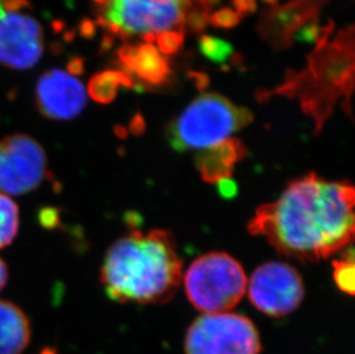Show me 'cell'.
Masks as SVG:
<instances>
[{
	"label": "cell",
	"mask_w": 355,
	"mask_h": 354,
	"mask_svg": "<svg viewBox=\"0 0 355 354\" xmlns=\"http://www.w3.org/2000/svg\"><path fill=\"white\" fill-rule=\"evenodd\" d=\"M354 198L347 180L330 182L309 173L291 180L275 201L257 208L248 229L283 255L321 261L352 243Z\"/></svg>",
	"instance_id": "6da1fadb"
},
{
	"label": "cell",
	"mask_w": 355,
	"mask_h": 354,
	"mask_svg": "<svg viewBox=\"0 0 355 354\" xmlns=\"http://www.w3.org/2000/svg\"><path fill=\"white\" fill-rule=\"evenodd\" d=\"M183 264L174 238L161 229L135 230L108 248L101 281L119 303L164 304L176 294Z\"/></svg>",
	"instance_id": "7a4b0ae2"
},
{
	"label": "cell",
	"mask_w": 355,
	"mask_h": 354,
	"mask_svg": "<svg viewBox=\"0 0 355 354\" xmlns=\"http://www.w3.org/2000/svg\"><path fill=\"white\" fill-rule=\"evenodd\" d=\"M354 28L342 31L332 44L316 47L309 58V71L291 73L275 91H259L257 98L263 103L272 94L298 97L304 113L312 117L315 134H320L339 97L345 98L344 110L351 112L354 85Z\"/></svg>",
	"instance_id": "3957f363"
},
{
	"label": "cell",
	"mask_w": 355,
	"mask_h": 354,
	"mask_svg": "<svg viewBox=\"0 0 355 354\" xmlns=\"http://www.w3.org/2000/svg\"><path fill=\"white\" fill-rule=\"evenodd\" d=\"M253 121L246 107L234 104L221 94L196 98L168 128L171 146L178 152L206 150L230 138Z\"/></svg>",
	"instance_id": "277c9868"
},
{
	"label": "cell",
	"mask_w": 355,
	"mask_h": 354,
	"mask_svg": "<svg viewBox=\"0 0 355 354\" xmlns=\"http://www.w3.org/2000/svg\"><path fill=\"white\" fill-rule=\"evenodd\" d=\"M241 264L229 254L211 252L196 259L184 275L189 301L206 314L235 307L248 290Z\"/></svg>",
	"instance_id": "5b68a950"
},
{
	"label": "cell",
	"mask_w": 355,
	"mask_h": 354,
	"mask_svg": "<svg viewBox=\"0 0 355 354\" xmlns=\"http://www.w3.org/2000/svg\"><path fill=\"white\" fill-rule=\"evenodd\" d=\"M187 354H259L261 341L254 323L235 313L205 314L189 328Z\"/></svg>",
	"instance_id": "8992f818"
},
{
	"label": "cell",
	"mask_w": 355,
	"mask_h": 354,
	"mask_svg": "<svg viewBox=\"0 0 355 354\" xmlns=\"http://www.w3.org/2000/svg\"><path fill=\"white\" fill-rule=\"evenodd\" d=\"M185 12V0L171 5H160L157 0H105L98 6L97 24L112 37L121 31L131 36L138 33H164L171 28L182 31Z\"/></svg>",
	"instance_id": "52a82bcc"
},
{
	"label": "cell",
	"mask_w": 355,
	"mask_h": 354,
	"mask_svg": "<svg viewBox=\"0 0 355 354\" xmlns=\"http://www.w3.org/2000/svg\"><path fill=\"white\" fill-rule=\"evenodd\" d=\"M47 175V158L36 140L12 134L0 141V191L21 196L40 187Z\"/></svg>",
	"instance_id": "ba28073f"
},
{
	"label": "cell",
	"mask_w": 355,
	"mask_h": 354,
	"mask_svg": "<svg viewBox=\"0 0 355 354\" xmlns=\"http://www.w3.org/2000/svg\"><path fill=\"white\" fill-rule=\"evenodd\" d=\"M24 6V0H6L0 17V64L12 69L34 67L44 52L43 28Z\"/></svg>",
	"instance_id": "9c48e42d"
},
{
	"label": "cell",
	"mask_w": 355,
	"mask_h": 354,
	"mask_svg": "<svg viewBox=\"0 0 355 354\" xmlns=\"http://www.w3.org/2000/svg\"><path fill=\"white\" fill-rule=\"evenodd\" d=\"M248 287L254 307L274 318L290 314L305 296L302 276L295 268L284 262L261 264L252 275Z\"/></svg>",
	"instance_id": "30bf717a"
},
{
	"label": "cell",
	"mask_w": 355,
	"mask_h": 354,
	"mask_svg": "<svg viewBox=\"0 0 355 354\" xmlns=\"http://www.w3.org/2000/svg\"><path fill=\"white\" fill-rule=\"evenodd\" d=\"M35 101L40 114L54 121H68L83 112L87 92L71 71L51 69L36 84Z\"/></svg>",
	"instance_id": "8fae6325"
},
{
	"label": "cell",
	"mask_w": 355,
	"mask_h": 354,
	"mask_svg": "<svg viewBox=\"0 0 355 354\" xmlns=\"http://www.w3.org/2000/svg\"><path fill=\"white\" fill-rule=\"evenodd\" d=\"M327 0H292L284 6H276L262 17L259 31L275 47H288L293 35L311 21L318 20L320 10Z\"/></svg>",
	"instance_id": "7c38bea8"
},
{
	"label": "cell",
	"mask_w": 355,
	"mask_h": 354,
	"mask_svg": "<svg viewBox=\"0 0 355 354\" xmlns=\"http://www.w3.org/2000/svg\"><path fill=\"white\" fill-rule=\"evenodd\" d=\"M246 154V149L239 140L228 138L227 141L208 147L197 154L196 165L201 177L209 183H220L230 180L238 161Z\"/></svg>",
	"instance_id": "4fadbf2b"
},
{
	"label": "cell",
	"mask_w": 355,
	"mask_h": 354,
	"mask_svg": "<svg viewBox=\"0 0 355 354\" xmlns=\"http://www.w3.org/2000/svg\"><path fill=\"white\" fill-rule=\"evenodd\" d=\"M31 342V323L24 311L0 301V354H21Z\"/></svg>",
	"instance_id": "5bb4252c"
},
{
	"label": "cell",
	"mask_w": 355,
	"mask_h": 354,
	"mask_svg": "<svg viewBox=\"0 0 355 354\" xmlns=\"http://www.w3.org/2000/svg\"><path fill=\"white\" fill-rule=\"evenodd\" d=\"M132 73L139 80L148 82L150 85L160 87L167 82L171 75L169 64L161 57L153 45H138L137 56L135 59Z\"/></svg>",
	"instance_id": "9a60e30c"
},
{
	"label": "cell",
	"mask_w": 355,
	"mask_h": 354,
	"mask_svg": "<svg viewBox=\"0 0 355 354\" xmlns=\"http://www.w3.org/2000/svg\"><path fill=\"white\" fill-rule=\"evenodd\" d=\"M120 87L137 91V85L134 80L122 71H101L91 78L87 92L94 101L107 105L116 98Z\"/></svg>",
	"instance_id": "2e32d148"
},
{
	"label": "cell",
	"mask_w": 355,
	"mask_h": 354,
	"mask_svg": "<svg viewBox=\"0 0 355 354\" xmlns=\"http://www.w3.org/2000/svg\"><path fill=\"white\" fill-rule=\"evenodd\" d=\"M20 224L17 205L7 194L0 192V248L12 244Z\"/></svg>",
	"instance_id": "e0dca14e"
},
{
	"label": "cell",
	"mask_w": 355,
	"mask_h": 354,
	"mask_svg": "<svg viewBox=\"0 0 355 354\" xmlns=\"http://www.w3.org/2000/svg\"><path fill=\"white\" fill-rule=\"evenodd\" d=\"M198 45L201 54L214 64H225L234 51L232 44L211 35H202Z\"/></svg>",
	"instance_id": "ac0fdd59"
},
{
	"label": "cell",
	"mask_w": 355,
	"mask_h": 354,
	"mask_svg": "<svg viewBox=\"0 0 355 354\" xmlns=\"http://www.w3.org/2000/svg\"><path fill=\"white\" fill-rule=\"evenodd\" d=\"M354 258H347V254L342 260L334 262V278L340 290L346 294H354Z\"/></svg>",
	"instance_id": "d6986e66"
},
{
	"label": "cell",
	"mask_w": 355,
	"mask_h": 354,
	"mask_svg": "<svg viewBox=\"0 0 355 354\" xmlns=\"http://www.w3.org/2000/svg\"><path fill=\"white\" fill-rule=\"evenodd\" d=\"M159 50L164 54L178 53L184 44V33L182 31H164L157 34Z\"/></svg>",
	"instance_id": "ffe728a7"
},
{
	"label": "cell",
	"mask_w": 355,
	"mask_h": 354,
	"mask_svg": "<svg viewBox=\"0 0 355 354\" xmlns=\"http://www.w3.org/2000/svg\"><path fill=\"white\" fill-rule=\"evenodd\" d=\"M208 22L214 28H222V29H230L236 27L241 22V17L232 8H221L218 12L211 14L208 17Z\"/></svg>",
	"instance_id": "44dd1931"
},
{
	"label": "cell",
	"mask_w": 355,
	"mask_h": 354,
	"mask_svg": "<svg viewBox=\"0 0 355 354\" xmlns=\"http://www.w3.org/2000/svg\"><path fill=\"white\" fill-rule=\"evenodd\" d=\"M207 12L202 10H198V8H192L189 12H185L184 24L188 26L190 31L193 33H201L207 28L208 24Z\"/></svg>",
	"instance_id": "7402d4cb"
},
{
	"label": "cell",
	"mask_w": 355,
	"mask_h": 354,
	"mask_svg": "<svg viewBox=\"0 0 355 354\" xmlns=\"http://www.w3.org/2000/svg\"><path fill=\"white\" fill-rule=\"evenodd\" d=\"M320 33H321V27L318 24V20L311 21L309 24H306L305 26H302L293 35V40H298L300 43L316 44Z\"/></svg>",
	"instance_id": "603a6c76"
},
{
	"label": "cell",
	"mask_w": 355,
	"mask_h": 354,
	"mask_svg": "<svg viewBox=\"0 0 355 354\" xmlns=\"http://www.w3.org/2000/svg\"><path fill=\"white\" fill-rule=\"evenodd\" d=\"M232 6L235 7V12L239 17L254 14L258 10L255 0H232Z\"/></svg>",
	"instance_id": "cb8c5ba5"
},
{
	"label": "cell",
	"mask_w": 355,
	"mask_h": 354,
	"mask_svg": "<svg viewBox=\"0 0 355 354\" xmlns=\"http://www.w3.org/2000/svg\"><path fill=\"white\" fill-rule=\"evenodd\" d=\"M188 77L195 83L196 87L199 91H204L207 89L211 83L209 76L207 74L201 73V71H190L188 73Z\"/></svg>",
	"instance_id": "d4e9b609"
},
{
	"label": "cell",
	"mask_w": 355,
	"mask_h": 354,
	"mask_svg": "<svg viewBox=\"0 0 355 354\" xmlns=\"http://www.w3.org/2000/svg\"><path fill=\"white\" fill-rule=\"evenodd\" d=\"M40 217L44 227H54V224H57L59 220L58 214L54 212V210H44Z\"/></svg>",
	"instance_id": "484cf974"
},
{
	"label": "cell",
	"mask_w": 355,
	"mask_h": 354,
	"mask_svg": "<svg viewBox=\"0 0 355 354\" xmlns=\"http://www.w3.org/2000/svg\"><path fill=\"white\" fill-rule=\"evenodd\" d=\"M7 278H8L7 266L3 262V259L0 258V291L3 290V287L6 285Z\"/></svg>",
	"instance_id": "4316f807"
},
{
	"label": "cell",
	"mask_w": 355,
	"mask_h": 354,
	"mask_svg": "<svg viewBox=\"0 0 355 354\" xmlns=\"http://www.w3.org/2000/svg\"><path fill=\"white\" fill-rule=\"evenodd\" d=\"M198 5L200 7V10L205 12H209L213 7L218 5V0H197Z\"/></svg>",
	"instance_id": "83f0119b"
},
{
	"label": "cell",
	"mask_w": 355,
	"mask_h": 354,
	"mask_svg": "<svg viewBox=\"0 0 355 354\" xmlns=\"http://www.w3.org/2000/svg\"><path fill=\"white\" fill-rule=\"evenodd\" d=\"M131 128H132V130L134 131L143 130V128H144V120H143V117H141V115H136V117H134L132 124H131Z\"/></svg>",
	"instance_id": "f1b7e54d"
},
{
	"label": "cell",
	"mask_w": 355,
	"mask_h": 354,
	"mask_svg": "<svg viewBox=\"0 0 355 354\" xmlns=\"http://www.w3.org/2000/svg\"><path fill=\"white\" fill-rule=\"evenodd\" d=\"M141 38L144 42L152 45V43L157 42V34L155 33H144V34H141Z\"/></svg>",
	"instance_id": "f546056e"
},
{
	"label": "cell",
	"mask_w": 355,
	"mask_h": 354,
	"mask_svg": "<svg viewBox=\"0 0 355 354\" xmlns=\"http://www.w3.org/2000/svg\"><path fill=\"white\" fill-rule=\"evenodd\" d=\"M5 3H6V0H0V17H3V14L6 13Z\"/></svg>",
	"instance_id": "4dcf8cb0"
},
{
	"label": "cell",
	"mask_w": 355,
	"mask_h": 354,
	"mask_svg": "<svg viewBox=\"0 0 355 354\" xmlns=\"http://www.w3.org/2000/svg\"><path fill=\"white\" fill-rule=\"evenodd\" d=\"M261 1L268 3V5H272V6H278V0H261Z\"/></svg>",
	"instance_id": "1f68e13d"
}]
</instances>
